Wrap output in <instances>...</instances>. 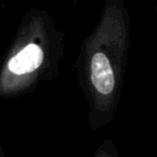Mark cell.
<instances>
[{"label":"cell","instance_id":"obj_1","mask_svg":"<svg viewBox=\"0 0 157 157\" xmlns=\"http://www.w3.org/2000/svg\"><path fill=\"white\" fill-rule=\"evenodd\" d=\"M130 20L124 0H105L98 23L77 58L78 78L88 103L92 130L114 118L128 60Z\"/></svg>","mask_w":157,"mask_h":157},{"label":"cell","instance_id":"obj_2","mask_svg":"<svg viewBox=\"0 0 157 157\" xmlns=\"http://www.w3.org/2000/svg\"><path fill=\"white\" fill-rule=\"evenodd\" d=\"M63 34L44 10H29L0 65V98L28 91L58 66Z\"/></svg>","mask_w":157,"mask_h":157},{"label":"cell","instance_id":"obj_3","mask_svg":"<svg viewBox=\"0 0 157 157\" xmlns=\"http://www.w3.org/2000/svg\"><path fill=\"white\" fill-rule=\"evenodd\" d=\"M93 157H119V152L110 139H104L97 147Z\"/></svg>","mask_w":157,"mask_h":157},{"label":"cell","instance_id":"obj_4","mask_svg":"<svg viewBox=\"0 0 157 157\" xmlns=\"http://www.w3.org/2000/svg\"><path fill=\"white\" fill-rule=\"evenodd\" d=\"M0 157H5V153H4V148H2V146H1V144H0Z\"/></svg>","mask_w":157,"mask_h":157}]
</instances>
